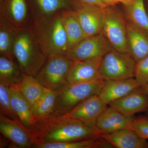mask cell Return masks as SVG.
<instances>
[{
  "label": "cell",
  "instance_id": "cell-1",
  "mask_svg": "<svg viewBox=\"0 0 148 148\" xmlns=\"http://www.w3.org/2000/svg\"><path fill=\"white\" fill-rule=\"evenodd\" d=\"M32 147L43 144L67 143L101 137L97 130L88 127L78 120L64 115H50L37 121L32 128Z\"/></svg>",
  "mask_w": 148,
  "mask_h": 148
},
{
  "label": "cell",
  "instance_id": "cell-2",
  "mask_svg": "<svg viewBox=\"0 0 148 148\" xmlns=\"http://www.w3.org/2000/svg\"><path fill=\"white\" fill-rule=\"evenodd\" d=\"M13 56L23 74L35 77L47 61L37 41L33 26L16 29Z\"/></svg>",
  "mask_w": 148,
  "mask_h": 148
},
{
  "label": "cell",
  "instance_id": "cell-3",
  "mask_svg": "<svg viewBox=\"0 0 148 148\" xmlns=\"http://www.w3.org/2000/svg\"><path fill=\"white\" fill-rule=\"evenodd\" d=\"M33 30L47 58L64 55L69 50V41L62 12L34 21Z\"/></svg>",
  "mask_w": 148,
  "mask_h": 148
},
{
  "label": "cell",
  "instance_id": "cell-4",
  "mask_svg": "<svg viewBox=\"0 0 148 148\" xmlns=\"http://www.w3.org/2000/svg\"><path fill=\"white\" fill-rule=\"evenodd\" d=\"M105 82V80L100 79L89 82L68 84L58 90L51 115L64 114L85 99L92 95H98Z\"/></svg>",
  "mask_w": 148,
  "mask_h": 148
},
{
  "label": "cell",
  "instance_id": "cell-5",
  "mask_svg": "<svg viewBox=\"0 0 148 148\" xmlns=\"http://www.w3.org/2000/svg\"><path fill=\"white\" fill-rule=\"evenodd\" d=\"M136 64L129 53L113 48L102 57L99 74L105 80L132 78L135 77Z\"/></svg>",
  "mask_w": 148,
  "mask_h": 148
},
{
  "label": "cell",
  "instance_id": "cell-6",
  "mask_svg": "<svg viewBox=\"0 0 148 148\" xmlns=\"http://www.w3.org/2000/svg\"><path fill=\"white\" fill-rule=\"evenodd\" d=\"M73 63L63 55L48 58L36 78L47 89L60 90L68 84L67 77Z\"/></svg>",
  "mask_w": 148,
  "mask_h": 148
},
{
  "label": "cell",
  "instance_id": "cell-7",
  "mask_svg": "<svg viewBox=\"0 0 148 148\" xmlns=\"http://www.w3.org/2000/svg\"><path fill=\"white\" fill-rule=\"evenodd\" d=\"M115 6H108L105 8L102 33L114 49L127 53V21L124 15Z\"/></svg>",
  "mask_w": 148,
  "mask_h": 148
},
{
  "label": "cell",
  "instance_id": "cell-8",
  "mask_svg": "<svg viewBox=\"0 0 148 148\" xmlns=\"http://www.w3.org/2000/svg\"><path fill=\"white\" fill-rule=\"evenodd\" d=\"M113 48L107 38L101 33L86 37L63 56L73 62L89 61L103 57Z\"/></svg>",
  "mask_w": 148,
  "mask_h": 148
},
{
  "label": "cell",
  "instance_id": "cell-9",
  "mask_svg": "<svg viewBox=\"0 0 148 148\" xmlns=\"http://www.w3.org/2000/svg\"><path fill=\"white\" fill-rule=\"evenodd\" d=\"M0 19L15 29L32 27L34 18L28 0H0Z\"/></svg>",
  "mask_w": 148,
  "mask_h": 148
},
{
  "label": "cell",
  "instance_id": "cell-10",
  "mask_svg": "<svg viewBox=\"0 0 148 148\" xmlns=\"http://www.w3.org/2000/svg\"><path fill=\"white\" fill-rule=\"evenodd\" d=\"M107 106L98 95H93L78 103L63 115L78 120L88 127L97 130V120Z\"/></svg>",
  "mask_w": 148,
  "mask_h": 148
},
{
  "label": "cell",
  "instance_id": "cell-11",
  "mask_svg": "<svg viewBox=\"0 0 148 148\" xmlns=\"http://www.w3.org/2000/svg\"><path fill=\"white\" fill-rule=\"evenodd\" d=\"M106 8L81 4L77 5L75 13L86 36L102 33Z\"/></svg>",
  "mask_w": 148,
  "mask_h": 148
},
{
  "label": "cell",
  "instance_id": "cell-12",
  "mask_svg": "<svg viewBox=\"0 0 148 148\" xmlns=\"http://www.w3.org/2000/svg\"><path fill=\"white\" fill-rule=\"evenodd\" d=\"M32 128L25 126L19 120L0 114V132L17 147H32Z\"/></svg>",
  "mask_w": 148,
  "mask_h": 148
},
{
  "label": "cell",
  "instance_id": "cell-13",
  "mask_svg": "<svg viewBox=\"0 0 148 148\" xmlns=\"http://www.w3.org/2000/svg\"><path fill=\"white\" fill-rule=\"evenodd\" d=\"M121 113L129 117L148 108V97L141 87L108 104Z\"/></svg>",
  "mask_w": 148,
  "mask_h": 148
},
{
  "label": "cell",
  "instance_id": "cell-14",
  "mask_svg": "<svg viewBox=\"0 0 148 148\" xmlns=\"http://www.w3.org/2000/svg\"><path fill=\"white\" fill-rule=\"evenodd\" d=\"M102 57L89 61L74 62L67 77L68 84L89 82L102 79L99 73Z\"/></svg>",
  "mask_w": 148,
  "mask_h": 148
},
{
  "label": "cell",
  "instance_id": "cell-15",
  "mask_svg": "<svg viewBox=\"0 0 148 148\" xmlns=\"http://www.w3.org/2000/svg\"><path fill=\"white\" fill-rule=\"evenodd\" d=\"M34 21L65 10H75L73 0H28Z\"/></svg>",
  "mask_w": 148,
  "mask_h": 148
},
{
  "label": "cell",
  "instance_id": "cell-16",
  "mask_svg": "<svg viewBox=\"0 0 148 148\" xmlns=\"http://www.w3.org/2000/svg\"><path fill=\"white\" fill-rule=\"evenodd\" d=\"M140 86L135 78L124 79L108 80L101 88L98 96L108 105L112 101L119 99Z\"/></svg>",
  "mask_w": 148,
  "mask_h": 148
},
{
  "label": "cell",
  "instance_id": "cell-17",
  "mask_svg": "<svg viewBox=\"0 0 148 148\" xmlns=\"http://www.w3.org/2000/svg\"><path fill=\"white\" fill-rule=\"evenodd\" d=\"M127 53L139 62L148 55V34L127 21Z\"/></svg>",
  "mask_w": 148,
  "mask_h": 148
},
{
  "label": "cell",
  "instance_id": "cell-18",
  "mask_svg": "<svg viewBox=\"0 0 148 148\" xmlns=\"http://www.w3.org/2000/svg\"><path fill=\"white\" fill-rule=\"evenodd\" d=\"M133 118L123 114L109 106L98 117L96 128L101 135L109 134L118 130L128 128Z\"/></svg>",
  "mask_w": 148,
  "mask_h": 148
},
{
  "label": "cell",
  "instance_id": "cell-19",
  "mask_svg": "<svg viewBox=\"0 0 148 148\" xmlns=\"http://www.w3.org/2000/svg\"><path fill=\"white\" fill-rule=\"evenodd\" d=\"M109 143L117 148H148V143L129 128H122L101 135Z\"/></svg>",
  "mask_w": 148,
  "mask_h": 148
},
{
  "label": "cell",
  "instance_id": "cell-20",
  "mask_svg": "<svg viewBox=\"0 0 148 148\" xmlns=\"http://www.w3.org/2000/svg\"><path fill=\"white\" fill-rule=\"evenodd\" d=\"M11 104L14 112L25 126L33 128L37 121L33 115L32 106L16 86L9 88Z\"/></svg>",
  "mask_w": 148,
  "mask_h": 148
},
{
  "label": "cell",
  "instance_id": "cell-21",
  "mask_svg": "<svg viewBox=\"0 0 148 148\" xmlns=\"http://www.w3.org/2000/svg\"><path fill=\"white\" fill-rule=\"evenodd\" d=\"M62 16L68 37L69 50L87 37L77 18L75 10L62 11Z\"/></svg>",
  "mask_w": 148,
  "mask_h": 148
},
{
  "label": "cell",
  "instance_id": "cell-22",
  "mask_svg": "<svg viewBox=\"0 0 148 148\" xmlns=\"http://www.w3.org/2000/svg\"><path fill=\"white\" fill-rule=\"evenodd\" d=\"M23 73L13 60L0 56V84L8 86H17L20 84Z\"/></svg>",
  "mask_w": 148,
  "mask_h": 148
},
{
  "label": "cell",
  "instance_id": "cell-23",
  "mask_svg": "<svg viewBox=\"0 0 148 148\" xmlns=\"http://www.w3.org/2000/svg\"><path fill=\"white\" fill-rule=\"evenodd\" d=\"M124 9L127 21L148 34V15L145 0H135L130 4L124 5Z\"/></svg>",
  "mask_w": 148,
  "mask_h": 148
},
{
  "label": "cell",
  "instance_id": "cell-24",
  "mask_svg": "<svg viewBox=\"0 0 148 148\" xmlns=\"http://www.w3.org/2000/svg\"><path fill=\"white\" fill-rule=\"evenodd\" d=\"M16 87L32 108L40 98L47 88L38 81L36 77L24 74L21 83Z\"/></svg>",
  "mask_w": 148,
  "mask_h": 148
},
{
  "label": "cell",
  "instance_id": "cell-25",
  "mask_svg": "<svg viewBox=\"0 0 148 148\" xmlns=\"http://www.w3.org/2000/svg\"><path fill=\"white\" fill-rule=\"evenodd\" d=\"M58 90L46 88L40 98L32 107L33 115L37 121L47 118L52 114Z\"/></svg>",
  "mask_w": 148,
  "mask_h": 148
},
{
  "label": "cell",
  "instance_id": "cell-26",
  "mask_svg": "<svg viewBox=\"0 0 148 148\" xmlns=\"http://www.w3.org/2000/svg\"><path fill=\"white\" fill-rule=\"evenodd\" d=\"M114 147L103 137L91 138L67 143H51L43 144L37 148H102Z\"/></svg>",
  "mask_w": 148,
  "mask_h": 148
},
{
  "label": "cell",
  "instance_id": "cell-27",
  "mask_svg": "<svg viewBox=\"0 0 148 148\" xmlns=\"http://www.w3.org/2000/svg\"><path fill=\"white\" fill-rule=\"evenodd\" d=\"M16 29L0 19V54L14 60L13 47Z\"/></svg>",
  "mask_w": 148,
  "mask_h": 148
},
{
  "label": "cell",
  "instance_id": "cell-28",
  "mask_svg": "<svg viewBox=\"0 0 148 148\" xmlns=\"http://www.w3.org/2000/svg\"><path fill=\"white\" fill-rule=\"evenodd\" d=\"M9 88L8 86L0 84L1 114L11 119L20 120L12 107Z\"/></svg>",
  "mask_w": 148,
  "mask_h": 148
},
{
  "label": "cell",
  "instance_id": "cell-29",
  "mask_svg": "<svg viewBox=\"0 0 148 148\" xmlns=\"http://www.w3.org/2000/svg\"><path fill=\"white\" fill-rule=\"evenodd\" d=\"M128 128L133 130L140 138L145 140L148 139V117L133 118Z\"/></svg>",
  "mask_w": 148,
  "mask_h": 148
},
{
  "label": "cell",
  "instance_id": "cell-30",
  "mask_svg": "<svg viewBox=\"0 0 148 148\" xmlns=\"http://www.w3.org/2000/svg\"><path fill=\"white\" fill-rule=\"evenodd\" d=\"M135 79L140 87L148 84V55L137 63Z\"/></svg>",
  "mask_w": 148,
  "mask_h": 148
},
{
  "label": "cell",
  "instance_id": "cell-31",
  "mask_svg": "<svg viewBox=\"0 0 148 148\" xmlns=\"http://www.w3.org/2000/svg\"><path fill=\"white\" fill-rule=\"evenodd\" d=\"M74 2L81 4L92 5L101 7L106 8L108 6L102 0H73Z\"/></svg>",
  "mask_w": 148,
  "mask_h": 148
},
{
  "label": "cell",
  "instance_id": "cell-32",
  "mask_svg": "<svg viewBox=\"0 0 148 148\" xmlns=\"http://www.w3.org/2000/svg\"><path fill=\"white\" fill-rule=\"evenodd\" d=\"M107 6H115L119 3L117 0H102Z\"/></svg>",
  "mask_w": 148,
  "mask_h": 148
},
{
  "label": "cell",
  "instance_id": "cell-33",
  "mask_svg": "<svg viewBox=\"0 0 148 148\" xmlns=\"http://www.w3.org/2000/svg\"><path fill=\"white\" fill-rule=\"evenodd\" d=\"M135 0H117L119 3H121L123 5H127L130 4Z\"/></svg>",
  "mask_w": 148,
  "mask_h": 148
},
{
  "label": "cell",
  "instance_id": "cell-34",
  "mask_svg": "<svg viewBox=\"0 0 148 148\" xmlns=\"http://www.w3.org/2000/svg\"><path fill=\"white\" fill-rule=\"evenodd\" d=\"M141 87L142 88L143 91L146 93V95H147L148 97V84L145 86H142Z\"/></svg>",
  "mask_w": 148,
  "mask_h": 148
},
{
  "label": "cell",
  "instance_id": "cell-35",
  "mask_svg": "<svg viewBox=\"0 0 148 148\" xmlns=\"http://www.w3.org/2000/svg\"><path fill=\"white\" fill-rule=\"evenodd\" d=\"M147 4H148V0H147Z\"/></svg>",
  "mask_w": 148,
  "mask_h": 148
},
{
  "label": "cell",
  "instance_id": "cell-36",
  "mask_svg": "<svg viewBox=\"0 0 148 148\" xmlns=\"http://www.w3.org/2000/svg\"></svg>",
  "mask_w": 148,
  "mask_h": 148
}]
</instances>
